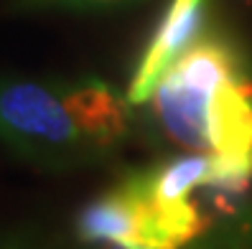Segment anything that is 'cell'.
Instances as JSON below:
<instances>
[{
  "instance_id": "obj_1",
  "label": "cell",
  "mask_w": 252,
  "mask_h": 249,
  "mask_svg": "<svg viewBox=\"0 0 252 249\" xmlns=\"http://www.w3.org/2000/svg\"><path fill=\"white\" fill-rule=\"evenodd\" d=\"M127 133V102L94 77L0 79V142L49 168L105 158Z\"/></svg>"
},
{
  "instance_id": "obj_2",
  "label": "cell",
  "mask_w": 252,
  "mask_h": 249,
  "mask_svg": "<svg viewBox=\"0 0 252 249\" xmlns=\"http://www.w3.org/2000/svg\"><path fill=\"white\" fill-rule=\"evenodd\" d=\"M240 61L221 38H199L176 61L151 94L153 114L166 135L186 150L212 155V105L229 77L240 74Z\"/></svg>"
},
{
  "instance_id": "obj_3",
  "label": "cell",
  "mask_w": 252,
  "mask_h": 249,
  "mask_svg": "<svg viewBox=\"0 0 252 249\" xmlns=\"http://www.w3.org/2000/svg\"><path fill=\"white\" fill-rule=\"evenodd\" d=\"M77 234L82 242H110L127 249H166L138 173H130L87 203L77 216Z\"/></svg>"
},
{
  "instance_id": "obj_4",
  "label": "cell",
  "mask_w": 252,
  "mask_h": 249,
  "mask_svg": "<svg viewBox=\"0 0 252 249\" xmlns=\"http://www.w3.org/2000/svg\"><path fill=\"white\" fill-rule=\"evenodd\" d=\"M201 23L204 0H173L168 5L127 86L130 105H143L145 99H151L163 74L199 41Z\"/></svg>"
},
{
  "instance_id": "obj_5",
  "label": "cell",
  "mask_w": 252,
  "mask_h": 249,
  "mask_svg": "<svg viewBox=\"0 0 252 249\" xmlns=\"http://www.w3.org/2000/svg\"><path fill=\"white\" fill-rule=\"evenodd\" d=\"M212 155H179L151 170H140V183L156 203L191 201V194L209 181Z\"/></svg>"
},
{
  "instance_id": "obj_6",
  "label": "cell",
  "mask_w": 252,
  "mask_h": 249,
  "mask_svg": "<svg viewBox=\"0 0 252 249\" xmlns=\"http://www.w3.org/2000/svg\"><path fill=\"white\" fill-rule=\"evenodd\" d=\"M0 249H28L21 242H8V239H0Z\"/></svg>"
},
{
  "instance_id": "obj_7",
  "label": "cell",
  "mask_w": 252,
  "mask_h": 249,
  "mask_svg": "<svg viewBox=\"0 0 252 249\" xmlns=\"http://www.w3.org/2000/svg\"><path fill=\"white\" fill-rule=\"evenodd\" d=\"M74 3H110V0H74Z\"/></svg>"
},
{
  "instance_id": "obj_8",
  "label": "cell",
  "mask_w": 252,
  "mask_h": 249,
  "mask_svg": "<svg viewBox=\"0 0 252 249\" xmlns=\"http://www.w3.org/2000/svg\"><path fill=\"white\" fill-rule=\"evenodd\" d=\"M107 249H127V247H120V244H107Z\"/></svg>"
}]
</instances>
